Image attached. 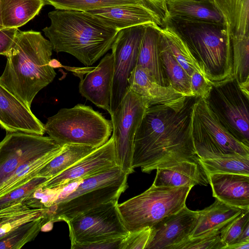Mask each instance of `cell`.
Instances as JSON below:
<instances>
[{"label":"cell","mask_w":249,"mask_h":249,"mask_svg":"<svg viewBox=\"0 0 249 249\" xmlns=\"http://www.w3.org/2000/svg\"><path fill=\"white\" fill-rule=\"evenodd\" d=\"M197 97L178 107H147L135 134L132 167L149 174L183 161H198L191 131V110Z\"/></svg>","instance_id":"cell-1"},{"label":"cell","mask_w":249,"mask_h":249,"mask_svg":"<svg viewBox=\"0 0 249 249\" xmlns=\"http://www.w3.org/2000/svg\"><path fill=\"white\" fill-rule=\"evenodd\" d=\"M53 50L50 41L40 32L18 30L6 55L0 84L30 108L37 93L56 75L49 65Z\"/></svg>","instance_id":"cell-2"},{"label":"cell","mask_w":249,"mask_h":249,"mask_svg":"<svg viewBox=\"0 0 249 249\" xmlns=\"http://www.w3.org/2000/svg\"><path fill=\"white\" fill-rule=\"evenodd\" d=\"M48 17L51 24L42 31L53 51L68 53L86 66L111 49L119 31L86 11L56 9Z\"/></svg>","instance_id":"cell-3"},{"label":"cell","mask_w":249,"mask_h":249,"mask_svg":"<svg viewBox=\"0 0 249 249\" xmlns=\"http://www.w3.org/2000/svg\"><path fill=\"white\" fill-rule=\"evenodd\" d=\"M168 20L181 35L205 77L213 86H217L234 78L231 39L223 24L183 20Z\"/></svg>","instance_id":"cell-4"},{"label":"cell","mask_w":249,"mask_h":249,"mask_svg":"<svg viewBox=\"0 0 249 249\" xmlns=\"http://www.w3.org/2000/svg\"><path fill=\"white\" fill-rule=\"evenodd\" d=\"M128 175L116 166L85 178L73 191L64 197L58 196L44 215L50 223L65 221L103 203L119 200L128 187Z\"/></svg>","instance_id":"cell-5"},{"label":"cell","mask_w":249,"mask_h":249,"mask_svg":"<svg viewBox=\"0 0 249 249\" xmlns=\"http://www.w3.org/2000/svg\"><path fill=\"white\" fill-rule=\"evenodd\" d=\"M45 131L58 144L82 145L98 148L109 139L111 120L89 106L77 104L63 108L48 118Z\"/></svg>","instance_id":"cell-6"},{"label":"cell","mask_w":249,"mask_h":249,"mask_svg":"<svg viewBox=\"0 0 249 249\" xmlns=\"http://www.w3.org/2000/svg\"><path fill=\"white\" fill-rule=\"evenodd\" d=\"M193 187H157L153 184L142 193L119 204L123 223L129 232L151 227L165 216L186 206Z\"/></svg>","instance_id":"cell-7"},{"label":"cell","mask_w":249,"mask_h":249,"mask_svg":"<svg viewBox=\"0 0 249 249\" xmlns=\"http://www.w3.org/2000/svg\"><path fill=\"white\" fill-rule=\"evenodd\" d=\"M191 131L199 159L234 154L249 157V146L223 126L205 99L197 97L192 105Z\"/></svg>","instance_id":"cell-8"},{"label":"cell","mask_w":249,"mask_h":249,"mask_svg":"<svg viewBox=\"0 0 249 249\" xmlns=\"http://www.w3.org/2000/svg\"><path fill=\"white\" fill-rule=\"evenodd\" d=\"M118 205V200L103 203L68 220L71 247L126 236Z\"/></svg>","instance_id":"cell-9"},{"label":"cell","mask_w":249,"mask_h":249,"mask_svg":"<svg viewBox=\"0 0 249 249\" xmlns=\"http://www.w3.org/2000/svg\"><path fill=\"white\" fill-rule=\"evenodd\" d=\"M220 123L235 139L249 146V99L234 78L213 86L206 99Z\"/></svg>","instance_id":"cell-10"},{"label":"cell","mask_w":249,"mask_h":249,"mask_svg":"<svg viewBox=\"0 0 249 249\" xmlns=\"http://www.w3.org/2000/svg\"><path fill=\"white\" fill-rule=\"evenodd\" d=\"M147 108L141 98L128 89L111 116L116 165L128 175L134 171L132 167L134 138Z\"/></svg>","instance_id":"cell-11"},{"label":"cell","mask_w":249,"mask_h":249,"mask_svg":"<svg viewBox=\"0 0 249 249\" xmlns=\"http://www.w3.org/2000/svg\"><path fill=\"white\" fill-rule=\"evenodd\" d=\"M63 146L49 136L6 132L0 142V187L23 162Z\"/></svg>","instance_id":"cell-12"},{"label":"cell","mask_w":249,"mask_h":249,"mask_svg":"<svg viewBox=\"0 0 249 249\" xmlns=\"http://www.w3.org/2000/svg\"><path fill=\"white\" fill-rule=\"evenodd\" d=\"M145 26L138 25L119 30L112 45L114 74L110 104L111 115L128 89V78L137 64L139 46Z\"/></svg>","instance_id":"cell-13"},{"label":"cell","mask_w":249,"mask_h":249,"mask_svg":"<svg viewBox=\"0 0 249 249\" xmlns=\"http://www.w3.org/2000/svg\"><path fill=\"white\" fill-rule=\"evenodd\" d=\"M116 165L114 141L111 137L103 145L83 157L69 168L48 179L42 189H64L90 176L102 173Z\"/></svg>","instance_id":"cell-14"},{"label":"cell","mask_w":249,"mask_h":249,"mask_svg":"<svg viewBox=\"0 0 249 249\" xmlns=\"http://www.w3.org/2000/svg\"><path fill=\"white\" fill-rule=\"evenodd\" d=\"M113 56L107 53L94 67L76 68L72 71L85 74L79 76L80 93L97 107L107 111L111 115L110 104L114 74Z\"/></svg>","instance_id":"cell-15"},{"label":"cell","mask_w":249,"mask_h":249,"mask_svg":"<svg viewBox=\"0 0 249 249\" xmlns=\"http://www.w3.org/2000/svg\"><path fill=\"white\" fill-rule=\"evenodd\" d=\"M198 218V211L186 206L168 215L151 227V234L146 249H173L189 238Z\"/></svg>","instance_id":"cell-16"},{"label":"cell","mask_w":249,"mask_h":249,"mask_svg":"<svg viewBox=\"0 0 249 249\" xmlns=\"http://www.w3.org/2000/svg\"><path fill=\"white\" fill-rule=\"evenodd\" d=\"M0 125L6 132L43 135L44 124L23 102L0 84Z\"/></svg>","instance_id":"cell-17"},{"label":"cell","mask_w":249,"mask_h":249,"mask_svg":"<svg viewBox=\"0 0 249 249\" xmlns=\"http://www.w3.org/2000/svg\"><path fill=\"white\" fill-rule=\"evenodd\" d=\"M87 12L119 31L138 25L162 26L163 17L147 2L128 4L91 10Z\"/></svg>","instance_id":"cell-18"},{"label":"cell","mask_w":249,"mask_h":249,"mask_svg":"<svg viewBox=\"0 0 249 249\" xmlns=\"http://www.w3.org/2000/svg\"><path fill=\"white\" fill-rule=\"evenodd\" d=\"M128 89L140 96L147 107L158 105L181 107L188 97L175 90L170 85L163 86L158 84L145 69L138 65L130 72Z\"/></svg>","instance_id":"cell-19"},{"label":"cell","mask_w":249,"mask_h":249,"mask_svg":"<svg viewBox=\"0 0 249 249\" xmlns=\"http://www.w3.org/2000/svg\"><path fill=\"white\" fill-rule=\"evenodd\" d=\"M207 176L215 199L232 206L249 210V175L213 173Z\"/></svg>","instance_id":"cell-20"},{"label":"cell","mask_w":249,"mask_h":249,"mask_svg":"<svg viewBox=\"0 0 249 249\" xmlns=\"http://www.w3.org/2000/svg\"><path fill=\"white\" fill-rule=\"evenodd\" d=\"M153 185L178 187L199 185L207 186V175L198 161H183L171 166L156 169Z\"/></svg>","instance_id":"cell-21"},{"label":"cell","mask_w":249,"mask_h":249,"mask_svg":"<svg viewBox=\"0 0 249 249\" xmlns=\"http://www.w3.org/2000/svg\"><path fill=\"white\" fill-rule=\"evenodd\" d=\"M154 24L145 26L141 40L137 65L145 69L153 79L163 86L169 85L160 54V35Z\"/></svg>","instance_id":"cell-22"},{"label":"cell","mask_w":249,"mask_h":249,"mask_svg":"<svg viewBox=\"0 0 249 249\" xmlns=\"http://www.w3.org/2000/svg\"><path fill=\"white\" fill-rule=\"evenodd\" d=\"M166 8L165 21L183 20L223 24L222 16L209 1L167 0Z\"/></svg>","instance_id":"cell-23"},{"label":"cell","mask_w":249,"mask_h":249,"mask_svg":"<svg viewBox=\"0 0 249 249\" xmlns=\"http://www.w3.org/2000/svg\"><path fill=\"white\" fill-rule=\"evenodd\" d=\"M154 26L159 34L160 41L190 77L194 71H197L204 76L186 42L169 20L165 21L161 26L157 24Z\"/></svg>","instance_id":"cell-24"},{"label":"cell","mask_w":249,"mask_h":249,"mask_svg":"<svg viewBox=\"0 0 249 249\" xmlns=\"http://www.w3.org/2000/svg\"><path fill=\"white\" fill-rule=\"evenodd\" d=\"M222 17L231 38L249 36V0H209Z\"/></svg>","instance_id":"cell-25"},{"label":"cell","mask_w":249,"mask_h":249,"mask_svg":"<svg viewBox=\"0 0 249 249\" xmlns=\"http://www.w3.org/2000/svg\"><path fill=\"white\" fill-rule=\"evenodd\" d=\"M244 210L215 199L212 205L198 211L197 224L190 237L198 236L223 228Z\"/></svg>","instance_id":"cell-26"},{"label":"cell","mask_w":249,"mask_h":249,"mask_svg":"<svg viewBox=\"0 0 249 249\" xmlns=\"http://www.w3.org/2000/svg\"><path fill=\"white\" fill-rule=\"evenodd\" d=\"M45 0H1L0 13L4 28L23 26L37 16Z\"/></svg>","instance_id":"cell-27"},{"label":"cell","mask_w":249,"mask_h":249,"mask_svg":"<svg viewBox=\"0 0 249 249\" xmlns=\"http://www.w3.org/2000/svg\"><path fill=\"white\" fill-rule=\"evenodd\" d=\"M97 148L90 146L67 144L36 174V177L51 178L61 173Z\"/></svg>","instance_id":"cell-28"},{"label":"cell","mask_w":249,"mask_h":249,"mask_svg":"<svg viewBox=\"0 0 249 249\" xmlns=\"http://www.w3.org/2000/svg\"><path fill=\"white\" fill-rule=\"evenodd\" d=\"M62 147L31 159L21 164L0 187V198L35 178L36 173L56 156Z\"/></svg>","instance_id":"cell-29"},{"label":"cell","mask_w":249,"mask_h":249,"mask_svg":"<svg viewBox=\"0 0 249 249\" xmlns=\"http://www.w3.org/2000/svg\"><path fill=\"white\" fill-rule=\"evenodd\" d=\"M231 39L233 77L242 92L249 99V36Z\"/></svg>","instance_id":"cell-30"},{"label":"cell","mask_w":249,"mask_h":249,"mask_svg":"<svg viewBox=\"0 0 249 249\" xmlns=\"http://www.w3.org/2000/svg\"><path fill=\"white\" fill-rule=\"evenodd\" d=\"M160 54L162 67L169 85L185 97L193 96L190 77L160 39Z\"/></svg>","instance_id":"cell-31"},{"label":"cell","mask_w":249,"mask_h":249,"mask_svg":"<svg viewBox=\"0 0 249 249\" xmlns=\"http://www.w3.org/2000/svg\"><path fill=\"white\" fill-rule=\"evenodd\" d=\"M49 224L44 215L23 224L0 237V249H19L34 240L43 228Z\"/></svg>","instance_id":"cell-32"},{"label":"cell","mask_w":249,"mask_h":249,"mask_svg":"<svg viewBox=\"0 0 249 249\" xmlns=\"http://www.w3.org/2000/svg\"><path fill=\"white\" fill-rule=\"evenodd\" d=\"M206 175L228 173L249 175V157L240 155H226L217 157L199 159Z\"/></svg>","instance_id":"cell-33"},{"label":"cell","mask_w":249,"mask_h":249,"mask_svg":"<svg viewBox=\"0 0 249 249\" xmlns=\"http://www.w3.org/2000/svg\"><path fill=\"white\" fill-rule=\"evenodd\" d=\"M45 4L51 5L56 9L81 11L120 5L147 2L145 0H45Z\"/></svg>","instance_id":"cell-34"},{"label":"cell","mask_w":249,"mask_h":249,"mask_svg":"<svg viewBox=\"0 0 249 249\" xmlns=\"http://www.w3.org/2000/svg\"><path fill=\"white\" fill-rule=\"evenodd\" d=\"M222 228L190 237L175 246L173 249H224L225 245L220 236Z\"/></svg>","instance_id":"cell-35"},{"label":"cell","mask_w":249,"mask_h":249,"mask_svg":"<svg viewBox=\"0 0 249 249\" xmlns=\"http://www.w3.org/2000/svg\"><path fill=\"white\" fill-rule=\"evenodd\" d=\"M49 178L36 177L25 184L10 192L0 198V211L22 202L26 197L41 188Z\"/></svg>","instance_id":"cell-36"},{"label":"cell","mask_w":249,"mask_h":249,"mask_svg":"<svg viewBox=\"0 0 249 249\" xmlns=\"http://www.w3.org/2000/svg\"><path fill=\"white\" fill-rule=\"evenodd\" d=\"M44 209H28L8 216L0 221V237L20 225L35 220L43 215Z\"/></svg>","instance_id":"cell-37"},{"label":"cell","mask_w":249,"mask_h":249,"mask_svg":"<svg viewBox=\"0 0 249 249\" xmlns=\"http://www.w3.org/2000/svg\"><path fill=\"white\" fill-rule=\"evenodd\" d=\"M248 223L249 210H244L221 229L220 236L225 245L224 249L238 241L245 226Z\"/></svg>","instance_id":"cell-38"},{"label":"cell","mask_w":249,"mask_h":249,"mask_svg":"<svg viewBox=\"0 0 249 249\" xmlns=\"http://www.w3.org/2000/svg\"><path fill=\"white\" fill-rule=\"evenodd\" d=\"M151 234V228L146 227L129 232L123 239L120 249H146Z\"/></svg>","instance_id":"cell-39"},{"label":"cell","mask_w":249,"mask_h":249,"mask_svg":"<svg viewBox=\"0 0 249 249\" xmlns=\"http://www.w3.org/2000/svg\"><path fill=\"white\" fill-rule=\"evenodd\" d=\"M190 88L193 96L207 99L213 85L200 73L194 71L190 77Z\"/></svg>","instance_id":"cell-40"},{"label":"cell","mask_w":249,"mask_h":249,"mask_svg":"<svg viewBox=\"0 0 249 249\" xmlns=\"http://www.w3.org/2000/svg\"><path fill=\"white\" fill-rule=\"evenodd\" d=\"M125 237L77 244L71 247V249H120L122 242Z\"/></svg>","instance_id":"cell-41"},{"label":"cell","mask_w":249,"mask_h":249,"mask_svg":"<svg viewBox=\"0 0 249 249\" xmlns=\"http://www.w3.org/2000/svg\"><path fill=\"white\" fill-rule=\"evenodd\" d=\"M18 29L3 28L0 29V54L6 55L9 51Z\"/></svg>","instance_id":"cell-42"},{"label":"cell","mask_w":249,"mask_h":249,"mask_svg":"<svg viewBox=\"0 0 249 249\" xmlns=\"http://www.w3.org/2000/svg\"><path fill=\"white\" fill-rule=\"evenodd\" d=\"M29 208L21 202L2 209L0 211V221L5 217Z\"/></svg>","instance_id":"cell-43"},{"label":"cell","mask_w":249,"mask_h":249,"mask_svg":"<svg viewBox=\"0 0 249 249\" xmlns=\"http://www.w3.org/2000/svg\"><path fill=\"white\" fill-rule=\"evenodd\" d=\"M163 18L167 17L166 2L167 0H152Z\"/></svg>","instance_id":"cell-44"},{"label":"cell","mask_w":249,"mask_h":249,"mask_svg":"<svg viewBox=\"0 0 249 249\" xmlns=\"http://www.w3.org/2000/svg\"><path fill=\"white\" fill-rule=\"evenodd\" d=\"M226 249H249V241L235 243L228 247Z\"/></svg>","instance_id":"cell-45"},{"label":"cell","mask_w":249,"mask_h":249,"mask_svg":"<svg viewBox=\"0 0 249 249\" xmlns=\"http://www.w3.org/2000/svg\"><path fill=\"white\" fill-rule=\"evenodd\" d=\"M49 65L53 69L60 68L62 66L61 63L55 59H51L49 62Z\"/></svg>","instance_id":"cell-46"},{"label":"cell","mask_w":249,"mask_h":249,"mask_svg":"<svg viewBox=\"0 0 249 249\" xmlns=\"http://www.w3.org/2000/svg\"><path fill=\"white\" fill-rule=\"evenodd\" d=\"M0 3H1V0H0V29L3 28V26L1 22V13H0Z\"/></svg>","instance_id":"cell-47"},{"label":"cell","mask_w":249,"mask_h":249,"mask_svg":"<svg viewBox=\"0 0 249 249\" xmlns=\"http://www.w3.org/2000/svg\"><path fill=\"white\" fill-rule=\"evenodd\" d=\"M201 0L209 1V0Z\"/></svg>","instance_id":"cell-48"}]
</instances>
